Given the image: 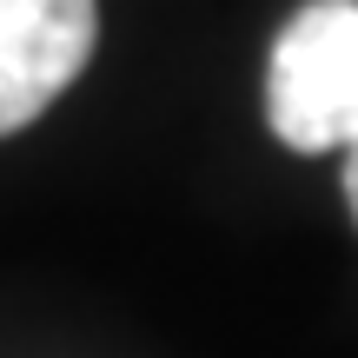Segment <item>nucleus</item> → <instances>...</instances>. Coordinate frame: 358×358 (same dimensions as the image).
Instances as JSON below:
<instances>
[{
	"label": "nucleus",
	"instance_id": "f257e3e1",
	"mask_svg": "<svg viewBox=\"0 0 358 358\" xmlns=\"http://www.w3.org/2000/svg\"><path fill=\"white\" fill-rule=\"evenodd\" d=\"M266 120L292 153H338L358 127V0H312L266 66Z\"/></svg>",
	"mask_w": 358,
	"mask_h": 358
},
{
	"label": "nucleus",
	"instance_id": "f03ea898",
	"mask_svg": "<svg viewBox=\"0 0 358 358\" xmlns=\"http://www.w3.org/2000/svg\"><path fill=\"white\" fill-rule=\"evenodd\" d=\"M93 34V0H0V133H20L73 87Z\"/></svg>",
	"mask_w": 358,
	"mask_h": 358
},
{
	"label": "nucleus",
	"instance_id": "7ed1b4c3",
	"mask_svg": "<svg viewBox=\"0 0 358 358\" xmlns=\"http://www.w3.org/2000/svg\"><path fill=\"white\" fill-rule=\"evenodd\" d=\"M338 153H345V199H352V219H358V127H352V140Z\"/></svg>",
	"mask_w": 358,
	"mask_h": 358
}]
</instances>
